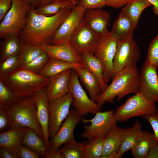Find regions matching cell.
<instances>
[{"mask_svg":"<svg viewBox=\"0 0 158 158\" xmlns=\"http://www.w3.org/2000/svg\"><path fill=\"white\" fill-rule=\"evenodd\" d=\"M34 8H31L28 11L18 38L23 43L39 46L49 44L71 9L64 8L53 16H46L36 13Z\"/></svg>","mask_w":158,"mask_h":158,"instance_id":"1","label":"cell"},{"mask_svg":"<svg viewBox=\"0 0 158 158\" xmlns=\"http://www.w3.org/2000/svg\"><path fill=\"white\" fill-rule=\"evenodd\" d=\"M0 80L19 98L30 96L44 90L49 79L20 65L16 69L0 77Z\"/></svg>","mask_w":158,"mask_h":158,"instance_id":"2","label":"cell"},{"mask_svg":"<svg viewBox=\"0 0 158 158\" xmlns=\"http://www.w3.org/2000/svg\"><path fill=\"white\" fill-rule=\"evenodd\" d=\"M139 73L137 67L124 69L115 74L111 84L97 98L101 108L105 103H112L116 97L119 101L128 94L138 92Z\"/></svg>","mask_w":158,"mask_h":158,"instance_id":"3","label":"cell"},{"mask_svg":"<svg viewBox=\"0 0 158 158\" xmlns=\"http://www.w3.org/2000/svg\"><path fill=\"white\" fill-rule=\"evenodd\" d=\"M24 97L20 98L8 107L13 118V126L32 129L44 140L43 133L37 118L36 104L31 96Z\"/></svg>","mask_w":158,"mask_h":158,"instance_id":"4","label":"cell"},{"mask_svg":"<svg viewBox=\"0 0 158 158\" xmlns=\"http://www.w3.org/2000/svg\"><path fill=\"white\" fill-rule=\"evenodd\" d=\"M12 5L0 24V37L14 34L18 36L26 22L31 6L24 0H12Z\"/></svg>","mask_w":158,"mask_h":158,"instance_id":"5","label":"cell"},{"mask_svg":"<svg viewBox=\"0 0 158 158\" xmlns=\"http://www.w3.org/2000/svg\"><path fill=\"white\" fill-rule=\"evenodd\" d=\"M157 110L155 102L137 92L118 107L114 114L117 122H122L134 117L152 114Z\"/></svg>","mask_w":158,"mask_h":158,"instance_id":"6","label":"cell"},{"mask_svg":"<svg viewBox=\"0 0 158 158\" xmlns=\"http://www.w3.org/2000/svg\"><path fill=\"white\" fill-rule=\"evenodd\" d=\"M119 39L107 28L101 34L99 42L94 55L103 64L104 70L103 77L105 83L108 82L113 78V62L116 46Z\"/></svg>","mask_w":158,"mask_h":158,"instance_id":"7","label":"cell"},{"mask_svg":"<svg viewBox=\"0 0 158 158\" xmlns=\"http://www.w3.org/2000/svg\"><path fill=\"white\" fill-rule=\"evenodd\" d=\"M140 56L139 48L133 37L119 40L113 60L114 74L125 69L137 67Z\"/></svg>","mask_w":158,"mask_h":158,"instance_id":"8","label":"cell"},{"mask_svg":"<svg viewBox=\"0 0 158 158\" xmlns=\"http://www.w3.org/2000/svg\"><path fill=\"white\" fill-rule=\"evenodd\" d=\"M113 109L98 112L92 119L82 118L84 123L90 122L89 125H85L84 130L80 134L81 137L87 140L105 137L107 134L116 125V121Z\"/></svg>","mask_w":158,"mask_h":158,"instance_id":"9","label":"cell"},{"mask_svg":"<svg viewBox=\"0 0 158 158\" xmlns=\"http://www.w3.org/2000/svg\"><path fill=\"white\" fill-rule=\"evenodd\" d=\"M77 72L72 69L69 85V92L73 98L72 105L75 111L82 116L88 113L95 114L101 108L89 98L81 86Z\"/></svg>","mask_w":158,"mask_h":158,"instance_id":"10","label":"cell"},{"mask_svg":"<svg viewBox=\"0 0 158 158\" xmlns=\"http://www.w3.org/2000/svg\"><path fill=\"white\" fill-rule=\"evenodd\" d=\"M101 34L92 29L83 20L73 34L69 43L80 54H94Z\"/></svg>","mask_w":158,"mask_h":158,"instance_id":"11","label":"cell"},{"mask_svg":"<svg viewBox=\"0 0 158 158\" xmlns=\"http://www.w3.org/2000/svg\"><path fill=\"white\" fill-rule=\"evenodd\" d=\"M73 98L70 92L49 103V138L54 136L68 116Z\"/></svg>","mask_w":158,"mask_h":158,"instance_id":"12","label":"cell"},{"mask_svg":"<svg viewBox=\"0 0 158 158\" xmlns=\"http://www.w3.org/2000/svg\"><path fill=\"white\" fill-rule=\"evenodd\" d=\"M86 10L79 5L71 9L55 34L52 42L53 45L69 43L71 36L83 20Z\"/></svg>","mask_w":158,"mask_h":158,"instance_id":"13","label":"cell"},{"mask_svg":"<svg viewBox=\"0 0 158 158\" xmlns=\"http://www.w3.org/2000/svg\"><path fill=\"white\" fill-rule=\"evenodd\" d=\"M82 117L74 109L70 110L68 116L62 123L57 132L49 140V150L58 149L62 145L74 138L75 128L82 120Z\"/></svg>","mask_w":158,"mask_h":158,"instance_id":"14","label":"cell"},{"mask_svg":"<svg viewBox=\"0 0 158 158\" xmlns=\"http://www.w3.org/2000/svg\"><path fill=\"white\" fill-rule=\"evenodd\" d=\"M157 68L144 63L139 73L140 85L138 92L147 100L158 102V76Z\"/></svg>","mask_w":158,"mask_h":158,"instance_id":"15","label":"cell"},{"mask_svg":"<svg viewBox=\"0 0 158 158\" xmlns=\"http://www.w3.org/2000/svg\"><path fill=\"white\" fill-rule=\"evenodd\" d=\"M31 97L36 106L37 118L43 133L44 140L49 149V103L47 94L42 90L35 92Z\"/></svg>","mask_w":158,"mask_h":158,"instance_id":"16","label":"cell"},{"mask_svg":"<svg viewBox=\"0 0 158 158\" xmlns=\"http://www.w3.org/2000/svg\"><path fill=\"white\" fill-rule=\"evenodd\" d=\"M72 70H66L49 78L45 91L49 103L69 92V85Z\"/></svg>","mask_w":158,"mask_h":158,"instance_id":"17","label":"cell"},{"mask_svg":"<svg viewBox=\"0 0 158 158\" xmlns=\"http://www.w3.org/2000/svg\"><path fill=\"white\" fill-rule=\"evenodd\" d=\"M49 57L71 63H82L80 54L69 44L51 45L44 44L40 46Z\"/></svg>","mask_w":158,"mask_h":158,"instance_id":"18","label":"cell"},{"mask_svg":"<svg viewBox=\"0 0 158 158\" xmlns=\"http://www.w3.org/2000/svg\"><path fill=\"white\" fill-rule=\"evenodd\" d=\"M28 127L13 125L0 134V147L7 149L19 158V149Z\"/></svg>","mask_w":158,"mask_h":158,"instance_id":"19","label":"cell"},{"mask_svg":"<svg viewBox=\"0 0 158 158\" xmlns=\"http://www.w3.org/2000/svg\"><path fill=\"white\" fill-rule=\"evenodd\" d=\"M83 20L93 30L101 34L109 25V14L101 8L86 10Z\"/></svg>","mask_w":158,"mask_h":158,"instance_id":"20","label":"cell"},{"mask_svg":"<svg viewBox=\"0 0 158 158\" xmlns=\"http://www.w3.org/2000/svg\"><path fill=\"white\" fill-rule=\"evenodd\" d=\"M75 70L77 72L83 85L88 92L90 98L96 102L97 98L102 92L99 80L83 66L78 67Z\"/></svg>","mask_w":158,"mask_h":158,"instance_id":"21","label":"cell"},{"mask_svg":"<svg viewBox=\"0 0 158 158\" xmlns=\"http://www.w3.org/2000/svg\"><path fill=\"white\" fill-rule=\"evenodd\" d=\"M80 55L81 62L83 66L95 75L99 80L102 92L108 86L104 78V68L103 64L93 54L86 52Z\"/></svg>","mask_w":158,"mask_h":158,"instance_id":"22","label":"cell"},{"mask_svg":"<svg viewBox=\"0 0 158 158\" xmlns=\"http://www.w3.org/2000/svg\"><path fill=\"white\" fill-rule=\"evenodd\" d=\"M142 132V125L138 121H135L132 127L124 129L121 144L117 152L120 158L131 149Z\"/></svg>","mask_w":158,"mask_h":158,"instance_id":"23","label":"cell"},{"mask_svg":"<svg viewBox=\"0 0 158 158\" xmlns=\"http://www.w3.org/2000/svg\"><path fill=\"white\" fill-rule=\"evenodd\" d=\"M157 143L154 134L147 131L142 133L131 149L134 158H146L150 149Z\"/></svg>","mask_w":158,"mask_h":158,"instance_id":"24","label":"cell"},{"mask_svg":"<svg viewBox=\"0 0 158 158\" xmlns=\"http://www.w3.org/2000/svg\"><path fill=\"white\" fill-rule=\"evenodd\" d=\"M136 28L130 18L121 11L114 21L111 31L120 40L133 37Z\"/></svg>","mask_w":158,"mask_h":158,"instance_id":"25","label":"cell"},{"mask_svg":"<svg viewBox=\"0 0 158 158\" xmlns=\"http://www.w3.org/2000/svg\"><path fill=\"white\" fill-rule=\"evenodd\" d=\"M21 144L36 152L44 158L49 150L44 140L34 130L29 128L25 131Z\"/></svg>","mask_w":158,"mask_h":158,"instance_id":"26","label":"cell"},{"mask_svg":"<svg viewBox=\"0 0 158 158\" xmlns=\"http://www.w3.org/2000/svg\"><path fill=\"white\" fill-rule=\"evenodd\" d=\"M83 66L82 63H71L49 58L48 61L39 74L43 76L50 78L66 70H75L77 67Z\"/></svg>","mask_w":158,"mask_h":158,"instance_id":"27","label":"cell"},{"mask_svg":"<svg viewBox=\"0 0 158 158\" xmlns=\"http://www.w3.org/2000/svg\"><path fill=\"white\" fill-rule=\"evenodd\" d=\"M123 129L116 125L107 134L104 138L102 158L118 152L121 144Z\"/></svg>","mask_w":158,"mask_h":158,"instance_id":"28","label":"cell"},{"mask_svg":"<svg viewBox=\"0 0 158 158\" xmlns=\"http://www.w3.org/2000/svg\"><path fill=\"white\" fill-rule=\"evenodd\" d=\"M151 5L147 0H130L121 11L128 16L136 28L142 12Z\"/></svg>","mask_w":158,"mask_h":158,"instance_id":"29","label":"cell"},{"mask_svg":"<svg viewBox=\"0 0 158 158\" xmlns=\"http://www.w3.org/2000/svg\"><path fill=\"white\" fill-rule=\"evenodd\" d=\"M4 39L1 45L0 62L9 57L18 55L20 48L21 41L18 36L11 34Z\"/></svg>","mask_w":158,"mask_h":158,"instance_id":"30","label":"cell"},{"mask_svg":"<svg viewBox=\"0 0 158 158\" xmlns=\"http://www.w3.org/2000/svg\"><path fill=\"white\" fill-rule=\"evenodd\" d=\"M75 6L69 1L54 0L48 4L35 8L34 10L38 14L51 16L56 14L64 8L72 9Z\"/></svg>","mask_w":158,"mask_h":158,"instance_id":"31","label":"cell"},{"mask_svg":"<svg viewBox=\"0 0 158 158\" xmlns=\"http://www.w3.org/2000/svg\"><path fill=\"white\" fill-rule=\"evenodd\" d=\"M43 52L40 46L21 42L20 48L18 55L20 65L25 66Z\"/></svg>","mask_w":158,"mask_h":158,"instance_id":"32","label":"cell"},{"mask_svg":"<svg viewBox=\"0 0 158 158\" xmlns=\"http://www.w3.org/2000/svg\"><path fill=\"white\" fill-rule=\"evenodd\" d=\"M59 150L65 158H84V141L79 142L74 138L64 144Z\"/></svg>","mask_w":158,"mask_h":158,"instance_id":"33","label":"cell"},{"mask_svg":"<svg viewBox=\"0 0 158 158\" xmlns=\"http://www.w3.org/2000/svg\"><path fill=\"white\" fill-rule=\"evenodd\" d=\"M105 137L84 141V158H102Z\"/></svg>","mask_w":158,"mask_h":158,"instance_id":"34","label":"cell"},{"mask_svg":"<svg viewBox=\"0 0 158 158\" xmlns=\"http://www.w3.org/2000/svg\"><path fill=\"white\" fill-rule=\"evenodd\" d=\"M19 98L0 80V107H9Z\"/></svg>","mask_w":158,"mask_h":158,"instance_id":"35","label":"cell"},{"mask_svg":"<svg viewBox=\"0 0 158 158\" xmlns=\"http://www.w3.org/2000/svg\"><path fill=\"white\" fill-rule=\"evenodd\" d=\"M144 63L158 68V34L150 44Z\"/></svg>","mask_w":158,"mask_h":158,"instance_id":"36","label":"cell"},{"mask_svg":"<svg viewBox=\"0 0 158 158\" xmlns=\"http://www.w3.org/2000/svg\"><path fill=\"white\" fill-rule=\"evenodd\" d=\"M20 65L18 55L9 57L0 62V77L13 71Z\"/></svg>","mask_w":158,"mask_h":158,"instance_id":"37","label":"cell"},{"mask_svg":"<svg viewBox=\"0 0 158 158\" xmlns=\"http://www.w3.org/2000/svg\"><path fill=\"white\" fill-rule=\"evenodd\" d=\"M13 125V118L8 107H0V133L8 130Z\"/></svg>","mask_w":158,"mask_h":158,"instance_id":"38","label":"cell"},{"mask_svg":"<svg viewBox=\"0 0 158 158\" xmlns=\"http://www.w3.org/2000/svg\"><path fill=\"white\" fill-rule=\"evenodd\" d=\"M49 58L47 54L43 52L32 61L24 66L27 69L37 73L42 69Z\"/></svg>","mask_w":158,"mask_h":158,"instance_id":"39","label":"cell"},{"mask_svg":"<svg viewBox=\"0 0 158 158\" xmlns=\"http://www.w3.org/2000/svg\"><path fill=\"white\" fill-rule=\"evenodd\" d=\"M78 5L86 10L101 8L106 6V0H80Z\"/></svg>","mask_w":158,"mask_h":158,"instance_id":"40","label":"cell"},{"mask_svg":"<svg viewBox=\"0 0 158 158\" xmlns=\"http://www.w3.org/2000/svg\"><path fill=\"white\" fill-rule=\"evenodd\" d=\"M145 118L151 125L154 131V136L158 145V110L154 113L142 116Z\"/></svg>","mask_w":158,"mask_h":158,"instance_id":"41","label":"cell"},{"mask_svg":"<svg viewBox=\"0 0 158 158\" xmlns=\"http://www.w3.org/2000/svg\"><path fill=\"white\" fill-rule=\"evenodd\" d=\"M39 154L28 147L21 144L19 149V158H38Z\"/></svg>","mask_w":158,"mask_h":158,"instance_id":"42","label":"cell"},{"mask_svg":"<svg viewBox=\"0 0 158 158\" xmlns=\"http://www.w3.org/2000/svg\"><path fill=\"white\" fill-rule=\"evenodd\" d=\"M12 0H0V21H1L11 8Z\"/></svg>","mask_w":158,"mask_h":158,"instance_id":"43","label":"cell"},{"mask_svg":"<svg viewBox=\"0 0 158 158\" xmlns=\"http://www.w3.org/2000/svg\"><path fill=\"white\" fill-rule=\"evenodd\" d=\"M130 0H106V6L115 8H119L124 6Z\"/></svg>","mask_w":158,"mask_h":158,"instance_id":"44","label":"cell"},{"mask_svg":"<svg viewBox=\"0 0 158 158\" xmlns=\"http://www.w3.org/2000/svg\"><path fill=\"white\" fill-rule=\"evenodd\" d=\"M45 158H65L63 154L59 149L49 151Z\"/></svg>","mask_w":158,"mask_h":158,"instance_id":"45","label":"cell"},{"mask_svg":"<svg viewBox=\"0 0 158 158\" xmlns=\"http://www.w3.org/2000/svg\"><path fill=\"white\" fill-rule=\"evenodd\" d=\"M0 158H18V157L16 155L11 152L6 148L0 147Z\"/></svg>","mask_w":158,"mask_h":158,"instance_id":"46","label":"cell"},{"mask_svg":"<svg viewBox=\"0 0 158 158\" xmlns=\"http://www.w3.org/2000/svg\"><path fill=\"white\" fill-rule=\"evenodd\" d=\"M158 158V145L157 144L150 150L146 158Z\"/></svg>","mask_w":158,"mask_h":158,"instance_id":"47","label":"cell"},{"mask_svg":"<svg viewBox=\"0 0 158 158\" xmlns=\"http://www.w3.org/2000/svg\"><path fill=\"white\" fill-rule=\"evenodd\" d=\"M153 5V11L155 15L158 16V0H147Z\"/></svg>","mask_w":158,"mask_h":158,"instance_id":"48","label":"cell"},{"mask_svg":"<svg viewBox=\"0 0 158 158\" xmlns=\"http://www.w3.org/2000/svg\"><path fill=\"white\" fill-rule=\"evenodd\" d=\"M28 3L32 8H35L39 4L40 0H24Z\"/></svg>","mask_w":158,"mask_h":158,"instance_id":"49","label":"cell"},{"mask_svg":"<svg viewBox=\"0 0 158 158\" xmlns=\"http://www.w3.org/2000/svg\"><path fill=\"white\" fill-rule=\"evenodd\" d=\"M54 0H40L38 7L40 6L48 4Z\"/></svg>","mask_w":158,"mask_h":158,"instance_id":"50","label":"cell"},{"mask_svg":"<svg viewBox=\"0 0 158 158\" xmlns=\"http://www.w3.org/2000/svg\"><path fill=\"white\" fill-rule=\"evenodd\" d=\"M61 0L69 1L71 2L74 4L76 5L78 4L80 0Z\"/></svg>","mask_w":158,"mask_h":158,"instance_id":"51","label":"cell"}]
</instances>
